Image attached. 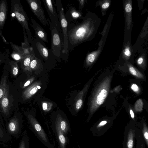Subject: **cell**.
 Wrapping results in <instances>:
<instances>
[{"label":"cell","instance_id":"cell-5","mask_svg":"<svg viewBox=\"0 0 148 148\" xmlns=\"http://www.w3.org/2000/svg\"><path fill=\"white\" fill-rule=\"evenodd\" d=\"M28 118L32 130L38 139L48 148H55L50 142L45 131L35 118L31 115Z\"/></svg>","mask_w":148,"mask_h":148},{"label":"cell","instance_id":"cell-6","mask_svg":"<svg viewBox=\"0 0 148 148\" xmlns=\"http://www.w3.org/2000/svg\"><path fill=\"white\" fill-rule=\"evenodd\" d=\"M42 1L51 23L59 32L62 34L58 13L54 6V1L51 0H42Z\"/></svg>","mask_w":148,"mask_h":148},{"label":"cell","instance_id":"cell-13","mask_svg":"<svg viewBox=\"0 0 148 148\" xmlns=\"http://www.w3.org/2000/svg\"><path fill=\"white\" fill-rule=\"evenodd\" d=\"M31 26L37 37L42 41L48 43L47 34L44 29L34 19L31 18Z\"/></svg>","mask_w":148,"mask_h":148},{"label":"cell","instance_id":"cell-38","mask_svg":"<svg viewBox=\"0 0 148 148\" xmlns=\"http://www.w3.org/2000/svg\"><path fill=\"white\" fill-rule=\"evenodd\" d=\"M110 4L108 2L106 3L103 4L102 5V7L103 9H106L109 7Z\"/></svg>","mask_w":148,"mask_h":148},{"label":"cell","instance_id":"cell-30","mask_svg":"<svg viewBox=\"0 0 148 148\" xmlns=\"http://www.w3.org/2000/svg\"><path fill=\"white\" fill-rule=\"evenodd\" d=\"M131 88L133 91L136 93H138L139 91V88L136 84H132L131 85Z\"/></svg>","mask_w":148,"mask_h":148},{"label":"cell","instance_id":"cell-36","mask_svg":"<svg viewBox=\"0 0 148 148\" xmlns=\"http://www.w3.org/2000/svg\"><path fill=\"white\" fill-rule=\"evenodd\" d=\"M130 112L131 118L132 119L134 120L135 118V115L134 112L132 109H130Z\"/></svg>","mask_w":148,"mask_h":148},{"label":"cell","instance_id":"cell-21","mask_svg":"<svg viewBox=\"0 0 148 148\" xmlns=\"http://www.w3.org/2000/svg\"><path fill=\"white\" fill-rule=\"evenodd\" d=\"M40 88L39 86L33 85L23 92L22 96L25 99H28L35 94L38 91V89H40Z\"/></svg>","mask_w":148,"mask_h":148},{"label":"cell","instance_id":"cell-17","mask_svg":"<svg viewBox=\"0 0 148 148\" xmlns=\"http://www.w3.org/2000/svg\"><path fill=\"white\" fill-rule=\"evenodd\" d=\"M5 62L9 68L11 74L14 77L16 76L18 74L19 71L17 62L10 60L8 58Z\"/></svg>","mask_w":148,"mask_h":148},{"label":"cell","instance_id":"cell-35","mask_svg":"<svg viewBox=\"0 0 148 148\" xmlns=\"http://www.w3.org/2000/svg\"><path fill=\"white\" fill-rule=\"evenodd\" d=\"M124 53L125 55L129 57L131 55V52L128 48H126L125 49Z\"/></svg>","mask_w":148,"mask_h":148},{"label":"cell","instance_id":"cell-20","mask_svg":"<svg viewBox=\"0 0 148 148\" xmlns=\"http://www.w3.org/2000/svg\"><path fill=\"white\" fill-rule=\"evenodd\" d=\"M136 148H145V143L140 128L137 127L136 134Z\"/></svg>","mask_w":148,"mask_h":148},{"label":"cell","instance_id":"cell-31","mask_svg":"<svg viewBox=\"0 0 148 148\" xmlns=\"http://www.w3.org/2000/svg\"><path fill=\"white\" fill-rule=\"evenodd\" d=\"M95 59V56L94 55L92 54H89L87 57V60L90 62H93Z\"/></svg>","mask_w":148,"mask_h":148},{"label":"cell","instance_id":"cell-23","mask_svg":"<svg viewBox=\"0 0 148 148\" xmlns=\"http://www.w3.org/2000/svg\"><path fill=\"white\" fill-rule=\"evenodd\" d=\"M7 76H4L2 78L0 82V102L3 96L8 85L7 84Z\"/></svg>","mask_w":148,"mask_h":148},{"label":"cell","instance_id":"cell-4","mask_svg":"<svg viewBox=\"0 0 148 148\" xmlns=\"http://www.w3.org/2000/svg\"><path fill=\"white\" fill-rule=\"evenodd\" d=\"M49 25L51 35V46L50 51L56 57H59L61 54L63 48V40L62 34L57 30L47 19Z\"/></svg>","mask_w":148,"mask_h":148},{"label":"cell","instance_id":"cell-8","mask_svg":"<svg viewBox=\"0 0 148 148\" xmlns=\"http://www.w3.org/2000/svg\"><path fill=\"white\" fill-rule=\"evenodd\" d=\"M31 10L41 23L45 26L49 24L40 0H26Z\"/></svg>","mask_w":148,"mask_h":148},{"label":"cell","instance_id":"cell-12","mask_svg":"<svg viewBox=\"0 0 148 148\" xmlns=\"http://www.w3.org/2000/svg\"><path fill=\"white\" fill-rule=\"evenodd\" d=\"M111 126L108 124V121L103 120L90 128V130L95 136L99 137L105 133Z\"/></svg>","mask_w":148,"mask_h":148},{"label":"cell","instance_id":"cell-40","mask_svg":"<svg viewBox=\"0 0 148 148\" xmlns=\"http://www.w3.org/2000/svg\"><path fill=\"white\" fill-rule=\"evenodd\" d=\"M143 58L140 57L137 60V63L139 64H141L143 62Z\"/></svg>","mask_w":148,"mask_h":148},{"label":"cell","instance_id":"cell-42","mask_svg":"<svg viewBox=\"0 0 148 148\" xmlns=\"http://www.w3.org/2000/svg\"><path fill=\"white\" fill-rule=\"evenodd\" d=\"M72 148H75L74 147H73Z\"/></svg>","mask_w":148,"mask_h":148},{"label":"cell","instance_id":"cell-11","mask_svg":"<svg viewBox=\"0 0 148 148\" xmlns=\"http://www.w3.org/2000/svg\"><path fill=\"white\" fill-rule=\"evenodd\" d=\"M8 6L6 0L0 1V36L3 41L6 44L9 43L3 36L1 30L3 29L5 21L7 18Z\"/></svg>","mask_w":148,"mask_h":148},{"label":"cell","instance_id":"cell-24","mask_svg":"<svg viewBox=\"0 0 148 148\" xmlns=\"http://www.w3.org/2000/svg\"><path fill=\"white\" fill-rule=\"evenodd\" d=\"M141 127L140 129L142 136L146 146L148 147V128L146 123L143 122Z\"/></svg>","mask_w":148,"mask_h":148},{"label":"cell","instance_id":"cell-29","mask_svg":"<svg viewBox=\"0 0 148 148\" xmlns=\"http://www.w3.org/2000/svg\"><path fill=\"white\" fill-rule=\"evenodd\" d=\"M28 141L27 138H24L21 141L19 148H28Z\"/></svg>","mask_w":148,"mask_h":148},{"label":"cell","instance_id":"cell-1","mask_svg":"<svg viewBox=\"0 0 148 148\" xmlns=\"http://www.w3.org/2000/svg\"><path fill=\"white\" fill-rule=\"evenodd\" d=\"M112 77L108 76L96 86L91 98L90 110L92 114L104 102L110 89Z\"/></svg>","mask_w":148,"mask_h":148},{"label":"cell","instance_id":"cell-9","mask_svg":"<svg viewBox=\"0 0 148 148\" xmlns=\"http://www.w3.org/2000/svg\"><path fill=\"white\" fill-rule=\"evenodd\" d=\"M137 127L132 126L125 127L124 131L123 148H135Z\"/></svg>","mask_w":148,"mask_h":148},{"label":"cell","instance_id":"cell-18","mask_svg":"<svg viewBox=\"0 0 148 148\" xmlns=\"http://www.w3.org/2000/svg\"><path fill=\"white\" fill-rule=\"evenodd\" d=\"M35 56L34 50L27 55L20 62L22 69L25 71H29L30 63L34 56Z\"/></svg>","mask_w":148,"mask_h":148},{"label":"cell","instance_id":"cell-16","mask_svg":"<svg viewBox=\"0 0 148 148\" xmlns=\"http://www.w3.org/2000/svg\"><path fill=\"white\" fill-rule=\"evenodd\" d=\"M81 16V14L77 11L75 8L71 6L67 10L65 15V16L68 22L76 21Z\"/></svg>","mask_w":148,"mask_h":148},{"label":"cell","instance_id":"cell-27","mask_svg":"<svg viewBox=\"0 0 148 148\" xmlns=\"http://www.w3.org/2000/svg\"><path fill=\"white\" fill-rule=\"evenodd\" d=\"M38 61V59L34 56L30 63L29 71L35 69L37 67V64L39 63Z\"/></svg>","mask_w":148,"mask_h":148},{"label":"cell","instance_id":"cell-26","mask_svg":"<svg viewBox=\"0 0 148 148\" xmlns=\"http://www.w3.org/2000/svg\"><path fill=\"white\" fill-rule=\"evenodd\" d=\"M9 53L8 49H7L3 52H1L0 53V65L5 62L7 60L8 58Z\"/></svg>","mask_w":148,"mask_h":148},{"label":"cell","instance_id":"cell-19","mask_svg":"<svg viewBox=\"0 0 148 148\" xmlns=\"http://www.w3.org/2000/svg\"><path fill=\"white\" fill-rule=\"evenodd\" d=\"M19 127V121L17 118L14 117L10 121L8 125L9 132L11 134H15L18 131Z\"/></svg>","mask_w":148,"mask_h":148},{"label":"cell","instance_id":"cell-3","mask_svg":"<svg viewBox=\"0 0 148 148\" xmlns=\"http://www.w3.org/2000/svg\"><path fill=\"white\" fill-rule=\"evenodd\" d=\"M59 19L60 22L63 37V44L62 53H68V23L65 16L64 9L60 0L55 1Z\"/></svg>","mask_w":148,"mask_h":148},{"label":"cell","instance_id":"cell-7","mask_svg":"<svg viewBox=\"0 0 148 148\" xmlns=\"http://www.w3.org/2000/svg\"><path fill=\"white\" fill-rule=\"evenodd\" d=\"M12 49L11 56L14 60L20 62L27 55L33 51V48L31 47L29 44L24 42L22 46L16 45L12 42H10Z\"/></svg>","mask_w":148,"mask_h":148},{"label":"cell","instance_id":"cell-37","mask_svg":"<svg viewBox=\"0 0 148 148\" xmlns=\"http://www.w3.org/2000/svg\"><path fill=\"white\" fill-rule=\"evenodd\" d=\"M42 109L44 110H46L48 108V105L45 102L43 103L42 104Z\"/></svg>","mask_w":148,"mask_h":148},{"label":"cell","instance_id":"cell-14","mask_svg":"<svg viewBox=\"0 0 148 148\" xmlns=\"http://www.w3.org/2000/svg\"><path fill=\"white\" fill-rule=\"evenodd\" d=\"M53 124L58 125L61 130L66 135L71 132L70 126L68 121L66 119L59 116L56 118Z\"/></svg>","mask_w":148,"mask_h":148},{"label":"cell","instance_id":"cell-22","mask_svg":"<svg viewBox=\"0 0 148 148\" xmlns=\"http://www.w3.org/2000/svg\"><path fill=\"white\" fill-rule=\"evenodd\" d=\"M36 46L40 55L45 60H47L49 54V52L47 48L39 41L36 43Z\"/></svg>","mask_w":148,"mask_h":148},{"label":"cell","instance_id":"cell-39","mask_svg":"<svg viewBox=\"0 0 148 148\" xmlns=\"http://www.w3.org/2000/svg\"><path fill=\"white\" fill-rule=\"evenodd\" d=\"M79 5V7H82L84 5V1L83 0H79L78 1Z\"/></svg>","mask_w":148,"mask_h":148},{"label":"cell","instance_id":"cell-32","mask_svg":"<svg viewBox=\"0 0 148 148\" xmlns=\"http://www.w3.org/2000/svg\"><path fill=\"white\" fill-rule=\"evenodd\" d=\"M83 101L81 99H79L77 101L76 104V107L77 109H80L82 106V104Z\"/></svg>","mask_w":148,"mask_h":148},{"label":"cell","instance_id":"cell-34","mask_svg":"<svg viewBox=\"0 0 148 148\" xmlns=\"http://www.w3.org/2000/svg\"><path fill=\"white\" fill-rule=\"evenodd\" d=\"M33 80L32 78L30 79L27 81L24 84L23 88H24L28 86Z\"/></svg>","mask_w":148,"mask_h":148},{"label":"cell","instance_id":"cell-33","mask_svg":"<svg viewBox=\"0 0 148 148\" xmlns=\"http://www.w3.org/2000/svg\"><path fill=\"white\" fill-rule=\"evenodd\" d=\"M132 6L130 3H127L125 6V10L127 12H130L132 10Z\"/></svg>","mask_w":148,"mask_h":148},{"label":"cell","instance_id":"cell-25","mask_svg":"<svg viewBox=\"0 0 148 148\" xmlns=\"http://www.w3.org/2000/svg\"><path fill=\"white\" fill-rule=\"evenodd\" d=\"M129 70L130 73L139 78L143 79L144 78L143 75L141 73L132 66H130Z\"/></svg>","mask_w":148,"mask_h":148},{"label":"cell","instance_id":"cell-15","mask_svg":"<svg viewBox=\"0 0 148 148\" xmlns=\"http://www.w3.org/2000/svg\"><path fill=\"white\" fill-rule=\"evenodd\" d=\"M9 88L7 85L3 96L0 102V106L1 111L5 115L8 114L9 110Z\"/></svg>","mask_w":148,"mask_h":148},{"label":"cell","instance_id":"cell-2","mask_svg":"<svg viewBox=\"0 0 148 148\" xmlns=\"http://www.w3.org/2000/svg\"><path fill=\"white\" fill-rule=\"evenodd\" d=\"M11 12L26 31L28 42H31L32 35L29 27L28 18L19 0L11 1Z\"/></svg>","mask_w":148,"mask_h":148},{"label":"cell","instance_id":"cell-10","mask_svg":"<svg viewBox=\"0 0 148 148\" xmlns=\"http://www.w3.org/2000/svg\"><path fill=\"white\" fill-rule=\"evenodd\" d=\"M51 129L56 137L59 148H66L69 140L57 125L53 124Z\"/></svg>","mask_w":148,"mask_h":148},{"label":"cell","instance_id":"cell-41","mask_svg":"<svg viewBox=\"0 0 148 148\" xmlns=\"http://www.w3.org/2000/svg\"><path fill=\"white\" fill-rule=\"evenodd\" d=\"M3 132L0 128V138L2 137L3 136Z\"/></svg>","mask_w":148,"mask_h":148},{"label":"cell","instance_id":"cell-28","mask_svg":"<svg viewBox=\"0 0 148 148\" xmlns=\"http://www.w3.org/2000/svg\"><path fill=\"white\" fill-rule=\"evenodd\" d=\"M143 103L141 99H139L137 100L135 106V108L136 111H141L143 110Z\"/></svg>","mask_w":148,"mask_h":148}]
</instances>
